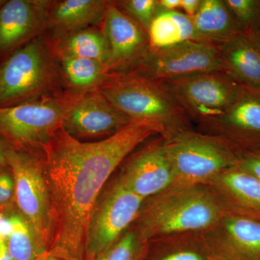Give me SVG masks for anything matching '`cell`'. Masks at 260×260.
Instances as JSON below:
<instances>
[{"mask_svg": "<svg viewBox=\"0 0 260 260\" xmlns=\"http://www.w3.org/2000/svg\"><path fill=\"white\" fill-rule=\"evenodd\" d=\"M162 134L153 124L132 121L112 136L83 142L62 127L42 151L54 222L49 254L82 260L89 219L109 178L145 140Z\"/></svg>", "mask_w": 260, "mask_h": 260, "instance_id": "1", "label": "cell"}, {"mask_svg": "<svg viewBox=\"0 0 260 260\" xmlns=\"http://www.w3.org/2000/svg\"><path fill=\"white\" fill-rule=\"evenodd\" d=\"M225 213L208 184L175 182L144 200L133 225L147 242L170 234L205 232Z\"/></svg>", "mask_w": 260, "mask_h": 260, "instance_id": "2", "label": "cell"}, {"mask_svg": "<svg viewBox=\"0 0 260 260\" xmlns=\"http://www.w3.org/2000/svg\"><path fill=\"white\" fill-rule=\"evenodd\" d=\"M99 90L130 121L158 126L162 136L192 128L190 119L157 80L133 72L112 73Z\"/></svg>", "mask_w": 260, "mask_h": 260, "instance_id": "3", "label": "cell"}, {"mask_svg": "<svg viewBox=\"0 0 260 260\" xmlns=\"http://www.w3.org/2000/svg\"><path fill=\"white\" fill-rule=\"evenodd\" d=\"M61 76L54 51L37 37L13 51L0 68V108L47 96Z\"/></svg>", "mask_w": 260, "mask_h": 260, "instance_id": "4", "label": "cell"}, {"mask_svg": "<svg viewBox=\"0 0 260 260\" xmlns=\"http://www.w3.org/2000/svg\"><path fill=\"white\" fill-rule=\"evenodd\" d=\"M162 137L177 183L205 184L237 167L239 151L220 137L193 128Z\"/></svg>", "mask_w": 260, "mask_h": 260, "instance_id": "5", "label": "cell"}, {"mask_svg": "<svg viewBox=\"0 0 260 260\" xmlns=\"http://www.w3.org/2000/svg\"><path fill=\"white\" fill-rule=\"evenodd\" d=\"M6 159L14 179L19 213L50 251L54 236V215L42 155L10 146Z\"/></svg>", "mask_w": 260, "mask_h": 260, "instance_id": "6", "label": "cell"}, {"mask_svg": "<svg viewBox=\"0 0 260 260\" xmlns=\"http://www.w3.org/2000/svg\"><path fill=\"white\" fill-rule=\"evenodd\" d=\"M144 199L113 179L98 198L89 219L84 254L93 260L114 245L135 223Z\"/></svg>", "mask_w": 260, "mask_h": 260, "instance_id": "7", "label": "cell"}, {"mask_svg": "<svg viewBox=\"0 0 260 260\" xmlns=\"http://www.w3.org/2000/svg\"><path fill=\"white\" fill-rule=\"evenodd\" d=\"M61 120L60 101L49 95L0 108V137L14 145L13 148L42 153L61 127Z\"/></svg>", "mask_w": 260, "mask_h": 260, "instance_id": "8", "label": "cell"}, {"mask_svg": "<svg viewBox=\"0 0 260 260\" xmlns=\"http://www.w3.org/2000/svg\"><path fill=\"white\" fill-rule=\"evenodd\" d=\"M160 83L172 94L191 122L196 124L225 112L237 97L241 85L222 70Z\"/></svg>", "mask_w": 260, "mask_h": 260, "instance_id": "9", "label": "cell"}, {"mask_svg": "<svg viewBox=\"0 0 260 260\" xmlns=\"http://www.w3.org/2000/svg\"><path fill=\"white\" fill-rule=\"evenodd\" d=\"M58 98L62 109L61 127L76 139L107 138L132 122L99 89Z\"/></svg>", "mask_w": 260, "mask_h": 260, "instance_id": "10", "label": "cell"}, {"mask_svg": "<svg viewBox=\"0 0 260 260\" xmlns=\"http://www.w3.org/2000/svg\"><path fill=\"white\" fill-rule=\"evenodd\" d=\"M215 70H221L218 47L192 40L167 49H149L126 72L162 82Z\"/></svg>", "mask_w": 260, "mask_h": 260, "instance_id": "11", "label": "cell"}, {"mask_svg": "<svg viewBox=\"0 0 260 260\" xmlns=\"http://www.w3.org/2000/svg\"><path fill=\"white\" fill-rule=\"evenodd\" d=\"M197 126L198 131L226 140L238 151L260 150V88L241 84L225 112Z\"/></svg>", "mask_w": 260, "mask_h": 260, "instance_id": "12", "label": "cell"}, {"mask_svg": "<svg viewBox=\"0 0 260 260\" xmlns=\"http://www.w3.org/2000/svg\"><path fill=\"white\" fill-rule=\"evenodd\" d=\"M118 179L143 199L158 194L176 182L165 146L158 135L139 150L129 154L120 165Z\"/></svg>", "mask_w": 260, "mask_h": 260, "instance_id": "13", "label": "cell"}, {"mask_svg": "<svg viewBox=\"0 0 260 260\" xmlns=\"http://www.w3.org/2000/svg\"><path fill=\"white\" fill-rule=\"evenodd\" d=\"M203 234L219 259L260 260V220L225 213Z\"/></svg>", "mask_w": 260, "mask_h": 260, "instance_id": "14", "label": "cell"}, {"mask_svg": "<svg viewBox=\"0 0 260 260\" xmlns=\"http://www.w3.org/2000/svg\"><path fill=\"white\" fill-rule=\"evenodd\" d=\"M102 31L110 47L108 68L111 73L128 71L148 52L146 31L110 2L103 20Z\"/></svg>", "mask_w": 260, "mask_h": 260, "instance_id": "15", "label": "cell"}, {"mask_svg": "<svg viewBox=\"0 0 260 260\" xmlns=\"http://www.w3.org/2000/svg\"><path fill=\"white\" fill-rule=\"evenodd\" d=\"M51 1L10 0L0 8V51L22 47L47 28Z\"/></svg>", "mask_w": 260, "mask_h": 260, "instance_id": "16", "label": "cell"}, {"mask_svg": "<svg viewBox=\"0 0 260 260\" xmlns=\"http://www.w3.org/2000/svg\"><path fill=\"white\" fill-rule=\"evenodd\" d=\"M205 184L213 189L225 213L260 220V180L237 167Z\"/></svg>", "mask_w": 260, "mask_h": 260, "instance_id": "17", "label": "cell"}, {"mask_svg": "<svg viewBox=\"0 0 260 260\" xmlns=\"http://www.w3.org/2000/svg\"><path fill=\"white\" fill-rule=\"evenodd\" d=\"M221 70L242 85L260 88V35L242 32L218 47Z\"/></svg>", "mask_w": 260, "mask_h": 260, "instance_id": "18", "label": "cell"}, {"mask_svg": "<svg viewBox=\"0 0 260 260\" xmlns=\"http://www.w3.org/2000/svg\"><path fill=\"white\" fill-rule=\"evenodd\" d=\"M110 2L62 0L51 2L47 28L61 38L102 23Z\"/></svg>", "mask_w": 260, "mask_h": 260, "instance_id": "19", "label": "cell"}, {"mask_svg": "<svg viewBox=\"0 0 260 260\" xmlns=\"http://www.w3.org/2000/svg\"><path fill=\"white\" fill-rule=\"evenodd\" d=\"M191 20L194 40L218 47L244 32L225 0H202Z\"/></svg>", "mask_w": 260, "mask_h": 260, "instance_id": "20", "label": "cell"}, {"mask_svg": "<svg viewBox=\"0 0 260 260\" xmlns=\"http://www.w3.org/2000/svg\"><path fill=\"white\" fill-rule=\"evenodd\" d=\"M203 232L170 234L149 239L141 260H213Z\"/></svg>", "mask_w": 260, "mask_h": 260, "instance_id": "21", "label": "cell"}, {"mask_svg": "<svg viewBox=\"0 0 260 260\" xmlns=\"http://www.w3.org/2000/svg\"><path fill=\"white\" fill-rule=\"evenodd\" d=\"M147 34L150 49L158 50L172 47L194 40L192 20L179 10H158Z\"/></svg>", "mask_w": 260, "mask_h": 260, "instance_id": "22", "label": "cell"}, {"mask_svg": "<svg viewBox=\"0 0 260 260\" xmlns=\"http://www.w3.org/2000/svg\"><path fill=\"white\" fill-rule=\"evenodd\" d=\"M61 77L72 88L81 93L100 89L112 73L100 61L71 56H57Z\"/></svg>", "mask_w": 260, "mask_h": 260, "instance_id": "23", "label": "cell"}, {"mask_svg": "<svg viewBox=\"0 0 260 260\" xmlns=\"http://www.w3.org/2000/svg\"><path fill=\"white\" fill-rule=\"evenodd\" d=\"M54 51L57 56H71L100 61L108 68L110 47L102 30L86 28L56 41ZM109 69V68H108Z\"/></svg>", "mask_w": 260, "mask_h": 260, "instance_id": "24", "label": "cell"}, {"mask_svg": "<svg viewBox=\"0 0 260 260\" xmlns=\"http://www.w3.org/2000/svg\"><path fill=\"white\" fill-rule=\"evenodd\" d=\"M12 232L7 246L14 260H37L49 254L30 223L20 213L9 215Z\"/></svg>", "mask_w": 260, "mask_h": 260, "instance_id": "25", "label": "cell"}, {"mask_svg": "<svg viewBox=\"0 0 260 260\" xmlns=\"http://www.w3.org/2000/svg\"><path fill=\"white\" fill-rule=\"evenodd\" d=\"M145 243L132 225L118 242L93 260H141Z\"/></svg>", "mask_w": 260, "mask_h": 260, "instance_id": "26", "label": "cell"}, {"mask_svg": "<svg viewBox=\"0 0 260 260\" xmlns=\"http://www.w3.org/2000/svg\"><path fill=\"white\" fill-rule=\"evenodd\" d=\"M244 32L260 35L259 0H225Z\"/></svg>", "mask_w": 260, "mask_h": 260, "instance_id": "27", "label": "cell"}, {"mask_svg": "<svg viewBox=\"0 0 260 260\" xmlns=\"http://www.w3.org/2000/svg\"><path fill=\"white\" fill-rule=\"evenodd\" d=\"M115 4L146 32L158 10V0H124Z\"/></svg>", "mask_w": 260, "mask_h": 260, "instance_id": "28", "label": "cell"}, {"mask_svg": "<svg viewBox=\"0 0 260 260\" xmlns=\"http://www.w3.org/2000/svg\"><path fill=\"white\" fill-rule=\"evenodd\" d=\"M237 167L260 180V150L239 152Z\"/></svg>", "mask_w": 260, "mask_h": 260, "instance_id": "29", "label": "cell"}, {"mask_svg": "<svg viewBox=\"0 0 260 260\" xmlns=\"http://www.w3.org/2000/svg\"><path fill=\"white\" fill-rule=\"evenodd\" d=\"M15 198V182L11 172L0 167V207L5 206Z\"/></svg>", "mask_w": 260, "mask_h": 260, "instance_id": "30", "label": "cell"}, {"mask_svg": "<svg viewBox=\"0 0 260 260\" xmlns=\"http://www.w3.org/2000/svg\"><path fill=\"white\" fill-rule=\"evenodd\" d=\"M202 0H181V9L182 13L192 19L198 13L201 5Z\"/></svg>", "mask_w": 260, "mask_h": 260, "instance_id": "31", "label": "cell"}, {"mask_svg": "<svg viewBox=\"0 0 260 260\" xmlns=\"http://www.w3.org/2000/svg\"><path fill=\"white\" fill-rule=\"evenodd\" d=\"M12 232L9 215L0 213V242H6Z\"/></svg>", "mask_w": 260, "mask_h": 260, "instance_id": "32", "label": "cell"}, {"mask_svg": "<svg viewBox=\"0 0 260 260\" xmlns=\"http://www.w3.org/2000/svg\"><path fill=\"white\" fill-rule=\"evenodd\" d=\"M158 10L177 11L181 9V0H158Z\"/></svg>", "mask_w": 260, "mask_h": 260, "instance_id": "33", "label": "cell"}, {"mask_svg": "<svg viewBox=\"0 0 260 260\" xmlns=\"http://www.w3.org/2000/svg\"><path fill=\"white\" fill-rule=\"evenodd\" d=\"M10 145L5 143L3 138H0V167H6L8 166L6 159V152Z\"/></svg>", "mask_w": 260, "mask_h": 260, "instance_id": "34", "label": "cell"}, {"mask_svg": "<svg viewBox=\"0 0 260 260\" xmlns=\"http://www.w3.org/2000/svg\"><path fill=\"white\" fill-rule=\"evenodd\" d=\"M0 260H14L8 250L6 242H0Z\"/></svg>", "mask_w": 260, "mask_h": 260, "instance_id": "35", "label": "cell"}, {"mask_svg": "<svg viewBox=\"0 0 260 260\" xmlns=\"http://www.w3.org/2000/svg\"><path fill=\"white\" fill-rule=\"evenodd\" d=\"M37 260H65L59 256L54 255V254H47V255L42 256Z\"/></svg>", "mask_w": 260, "mask_h": 260, "instance_id": "36", "label": "cell"}, {"mask_svg": "<svg viewBox=\"0 0 260 260\" xmlns=\"http://www.w3.org/2000/svg\"><path fill=\"white\" fill-rule=\"evenodd\" d=\"M213 260H220V259H218V258H216V257H215V256H213Z\"/></svg>", "mask_w": 260, "mask_h": 260, "instance_id": "37", "label": "cell"}, {"mask_svg": "<svg viewBox=\"0 0 260 260\" xmlns=\"http://www.w3.org/2000/svg\"><path fill=\"white\" fill-rule=\"evenodd\" d=\"M3 3H4V2L0 1V5H1L2 4H3Z\"/></svg>", "mask_w": 260, "mask_h": 260, "instance_id": "38", "label": "cell"}]
</instances>
